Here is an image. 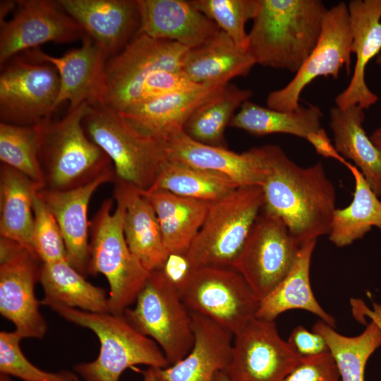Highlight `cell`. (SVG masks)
Returning a JSON list of instances; mask_svg holds the SVG:
<instances>
[{"instance_id":"cell-1","label":"cell","mask_w":381,"mask_h":381,"mask_svg":"<svg viewBox=\"0 0 381 381\" xmlns=\"http://www.w3.org/2000/svg\"><path fill=\"white\" fill-rule=\"evenodd\" d=\"M263 207L282 218L301 246L329 235L336 202L322 162L303 167L277 145H264Z\"/></svg>"},{"instance_id":"cell-2","label":"cell","mask_w":381,"mask_h":381,"mask_svg":"<svg viewBox=\"0 0 381 381\" xmlns=\"http://www.w3.org/2000/svg\"><path fill=\"white\" fill-rule=\"evenodd\" d=\"M320 0H258L247 51L255 64L296 73L320 38Z\"/></svg>"},{"instance_id":"cell-3","label":"cell","mask_w":381,"mask_h":381,"mask_svg":"<svg viewBox=\"0 0 381 381\" xmlns=\"http://www.w3.org/2000/svg\"><path fill=\"white\" fill-rule=\"evenodd\" d=\"M90 104L68 110L59 120L36 126L42 189L65 191L85 186L114 169L105 152L87 135L83 120Z\"/></svg>"},{"instance_id":"cell-4","label":"cell","mask_w":381,"mask_h":381,"mask_svg":"<svg viewBox=\"0 0 381 381\" xmlns=\"http://www.w3.org/2000/svg\"><path fill=\"white\" fill-rule=\"evenodd\" d=\"M50 308L67 321L90 329L99 341L97 357L73 368L83 381H119L126 369L136 365L152 368L170 365L159 346L137 330L123 315L61 306Z\"/></svg>"},{"instance_id":"cell-5","label":"cell","mask_w":381,"mask_h":381,"mask_svg":"<svg viewBox=\"0 0 381 381\" xmlns=\"http://www.w3.org/2000/svg\"><path fill=\"white\" fill-rule=\"evenodd\" d=\"M104 200L90 225L87 274H103L109 286V313L123 315L144 287L150 272L131 252L123 233L124 204Z\"/></svg>"},{"instance_id":"cell-6","label":"cell","mask_w":381,"mask_h":381,"mask_svg":"<svg viewBox=\"0 0 381 381\" xmlns=\"http://www.w3.org/2000/svg\"><path fill=\"white\" fill-rule=\"evenodd\" d=\"M264 203L260 186L238 187L211 202L199 232L184 254L190 269L232 267Z\"/></svg>"},{"instance_id":"cell-7","label":"cell","mask_w":381,"mask_h":381,"mask_svg":"<svg viewBox=\"0 0 381 381\" xmlns=\"http://www.w3.org/2000/svg\"><path fill=\"white\" fill-rule=\"evenodd\" d=\"M83 126L109 156L118 179L143 192L153 186L167 161L163 142L140 133L117 111L100 104L90 105Z\"/></svg>"},{"instance_id":"cell-8","label":"cell","mask_w":381,"mask_h":381,"mask_svg":"<svg viewBox=\"0 0 381 381\" xmlns=\"http://www.w3.org/2000/svg\"><path fill=\"white\" fill-rule=\"evenodd\" d=\"M128 322L161 348L170 365L183 358L194 341L193 318L176 283L162 270L150 272L135 306L123 313Z\"/></svg>"},{"instance_id":"cell-9","label":"cell","mask_w":381,"mask_h":381,"mask_svg":"<svg viewBox=\"0 0 381 381\" xmlns=\"http://www.w3.org/2000/svg\"><path fill=\"white\" fill-rule=\"evenodd\" d=\"M176 284L190 313L214 320L234 336L255 316L259 307V299L233 267L190 269Z\"/></svg>"},{"instance_id":"cell-10","label":"cell","mask_w":381,"mask_h":381,"mask_svg":"<svg viewBox=\"0 0 381 381\" xmlns=\"http://www.w3.org/2000/svg\"><path fill=\"white\" fill-rule=\"evenodd\" d=\"M188 50L173 41L136 35L120 53L107 61L97 104L117 112L133 107L143 81L156 71L181 70Z\"/></svg>"},{"instance_id":"cell-11","label":"cell","mask_w":381,"mask_h":381,"mask_svg":"<svg viewBox=\"0 0 381 381\" xmlns=\"http://www.w3.org/2000/svg\"><path fill=\"white\" fill-rule=\"evenodd\" d=\"M301 247L284 220L262 207L232 267L260 301L288 274Z\"/></svg>"},{"instance_id":"cell-12","label":"cell","mask_w":381,"mask_h":381,"mask_svg":"<svg viewBox=\"0 0 381 381\" xmlns=\"http://www.w3.org/2000/svg\"><path fill=\"white\" fill-rule=\"evenodd\" d=\"M59 88V76L52 65L14 56L1 66V122L35 126L50 119Z\"/></svg>"},{"instance_id":"cell-13","label":"cell","mask_w":381,"mask_h":381,"mask_svg":"<svg viewBox=\"0 0 381 381\" xmlns=\"http://www.w3.org/2000/svg\"><path fill=\"white\" fill-rule=\"evenodd\" d=\"M353 40L347 4L339 2L327 8L318 42L293 79L284 87L269 93L267 107L292 111L299 104L303 89L318 77L337 78L344 67L350 72Z\"/></svg>"},{"instance_id":"cell-14","label":"cell","mask_w":381,"mask_h":381,"mask_svg":"<svg viewBox=\"0 0 381 381\" xmlns=\"http://www.w3.org/2000/svg\"><path fill=\"white\" fill-rule=\"evenodd\" d=\"M303 356L279 334L274 320L253 318L234 336L229 381H284Z\"/></svg>"},{"instance_id":"cell-15","label":"cell","mask_w":381,"mask_h":381,"mask_svg":"<svg viewBox=\"0 0 381 381\" xmlns=\"http://www.w3.org/2000/svg\"><path fill=\"white\" fill-rule=\"evenodd\" d=\"M40 260L13 241L0 239V313L23 339H42L47 325L40 311L35 286L40 282Z\"/></svg>"},{"instance_id":"cell-16","label":"cell","mask_w":381,"mask_h":381,"mask_svg":"<svg viewBox=\"0 0 381 381\" xmlns=\"http://www.w3.org/2000/svg\"><path fill=\"white\" fill-rule=\"evenodd\" d=\"M13 16L0 23V66L23 51L52 42L70 43L86 34L58 1L22 0Z\"/></svg>"},{"instance_id":"cell-17","label":"cell","mask_w":381,"mask_h":381,"mask_svg":"<svg viewBox=\"0 0 381 381\" xmlns=\"http://www.w3.org/2000/svg\"><path fill=\"white\" fill-rule=\"evenodd\" d=\"M167 160L226 175L240 187L262 186L268 172L263 147L242 153L206 145L180 130L163 141Z\"/></svg>"},{"instance_id":"cell-18","label":"cell","mask_w":381,"mask_h":381,"mask_svg":"<svg viewBox=\"0 0 381 381\" xmlns=\"http://www.w3.org/2000/svg\"><path fill=\"white\" fill-rule=\"evenodd\" d=\"M103 51L107 59L120 53L140 27L137 0H58Z\"/></svg>"},{"instance_id":"cell-19","label":"cell","mask_w":381,"mask_h":381,"mask_svg":"<svg viewBox=\"0 0 381 381\" xmlns=\"http://www.w3.org/2000/svg\"><path fill=\"white\" fill-rule=\"evenodd\" d=\"M28 58L52 65L59 76L60 88L56 108L65 101L68 110L84 102L96 105L99 102L107 61L101 48L88 36L82 44L61 56H53L39 47L28 50Z\"/></svg>"},{"instance_id":"cell-20","label":"cell","mask_w":381,"mask_h":381,"mask_svg":"<svg viewBox=\"0 0 381 381\" xmlns=\"http://www.w3.org/2000/svg\"><path fill=\"white\" fill-rule=\"evenodd\" d=\"M116 178L113 169L89 183L72 190L54 191L42 188L38 191V195L59 224L68 262L85 277L87 275L90 260L89 202L99 186L107 182L114 183Z\"/></svg>"},{"instance_id":"cell-21","label":"cell","mask_w":381,"mask_h":381,"mask_svg":"<svg viewBox=\"0 0 381 381\" xmlns=\"http://www.w3.org/2000/svg\"><path fill=\"white\" fill-rule=\"evenodd\" d=\"M347 6L353 35L351 53L356 61L350 82L336 97L335 103L341 109L354 105L365 109L378 100L366 84L365 72L381 51V0H351Z\"/></svg>"},{"instance_id":"cell-22","label":"cell","mask_w":381,"mask_h":381,"mask_svg":"<svg viewBox=\"0 0 381 381\" xmlns=\"http://www.w3.org/2000/svg\"><path fill=\"white\" fill-rule=\"evenodd\" d=\"M137 1L140 21L136 35L173 41L192 49L203 44L220 30L190 1Z\"/></svg>"},{"instance_id":"cell-23","label":"cell","mask_w":381,"mask_h":381,"mask_svg":"<svg viewBox=\"0 0 381 381\" xmlns=\"http://www.w3.org/2000/svg\"><path fill=\"white\" fill-rule=\"evenodd\" d=\"M191 315L195 341L190 351L167 368H153L157 381H212L227 367L234 334L207 317Z\"/></svg>"},{"instance_id":"cell-24","label":"cell","mask_w":381,"mask_h":381,"mask_svg":"<svg viewBox=\"0 0 381 381\" xmlns=\"http://www.w3.org/2000/svg\"><path fill=\"white\" fill-rule=\"evenodd\" d=\"M224 86L200 85L150 99L118 113L140 133L163 142L182 130L192 113Z\"/></svg>"},{"instance_id":"cell-25","label":"cell","mask_w":381,"mask_h":381,"mask_svg":"<svg viewBox=\"0 0 381 381\" xmlns=\"http://www.w3.org/2000/svg\"><path fill=\"white\" fill-rule=\"evenodd\" d=\"M114 186V199L125 206L123 233L131 252L147 272L162 268L169 254L152 204L141 190L117 177Z\"/></svg>"},{"instance_id":"cell-26","label":"cell","mask_w":381,"mask_h":381,"mask_svg":"<svg viewBox=\"0 0 381 381\" xmlns=\"http://www.w3.org/2000/svg\"><path fill=\"white\" fill-rule=\"evenodd\" d=\"M255 64L248 51L220 30L201 46L188 50L181 71L196 84L225 85L234 78L246 76Z\"/></svg>"},{"instance_id":"cell-27","label":"cell","mask_w":381,"mask_h":381,"mask_svg":"<svg viewBox=\"0 0 381 381\" xmlns=\"http://www.w3.org/2000/svg\"><path fill=\"white\" fill-rule=\"evenodd\" d=\"M142 193L155 210L168 253L184 255L199 232L211 202L163 189Z\"/></svg>"},{"instance_id":"cell-28","label":"cell","mask_w":381,"mask_h":381,"mask_svg":"<svg viewBox=\"0 0 381 381\" xmlns=\"http://www.w3.org/2000/svg\"><path fill=\"white\" fill-rule=\"evenodd\" d=\"M42 188L41 184L23 173L1 164L0 237L16 242L32 253L33 205Z\"/></svg>"},{"instance_id":"cell-29","label":"cell","mask_w":381,"mask_h":381,"mask_svg":"<svg viewBox=\"0 0 381 381\" xmlns=\"http://www.w3.org/2000/svg\"><path fill=\"white\" fill-rule=\"evenodd\" d=\"M364 109L358 105L329 110V126L334 147L344 158L351 159L361 169L372 190L381 197V152L367 135Z\"/></svg>"},{"instance_id":"cell-30","label":"cell","mask_w":381,"mask_h":381,"mask_svg":"<svg viewBox=\"0 0 381 381\" xmlns=\"http://www.w3.org/2000/svg\"><path fill=\"white\" fill-rule=\"evenodd\" d=\"M316 241H310L301 246L288 274L260 301L255 317L274 320L285 311L301 309L318 316L333 328L335 327L334 318L321 307L310 285V261Z\"/></svg>"},{"instance_id":"cell-31","label":"cell","mask_w":381,"mask_h":381,"mask_svg":"<svg viewBox=\"0 0 381 381\" xmlns=\"http://www.w3.org/2000/svg\"><path fill=\"white\" fill-rule=\"evenodd\" d=\"M40 282L44 294L41 301L44 306L109 313L106 290L87 282L66 260L42 263Z\"/></svg>"},{"instance_id":"cell-32","label":"cell","mask_w":381,"mask_h":381,"mask_svg":"<svg viewBox=\"0 0 381 381\" xmlns=\"http://www.w3.org/2000/svg\"><path fill=\"white\" fill-rule=\"evenodd\" d=\"M322 117L320 109L312 104L300 105L292 111H282L248 99L234 115L229 126L256 136L285 133L306 139L310 133L321 128Z\"/></svg>"},{"instance_id":"cell-33","label":"cell","mask_w":381,"mask_h":381,"mask_svg":"<svg viewBox=\"0 0 381 381\" xmlns=\"http://www.w3.org/2000/svg\"><path fill=\"white\" fill-rule=\"evenodd\" d=\"M355 181L351 204L334 210L329 238L337 247H344L363 238L372 227L381 230V200L361 171L350 162L346 166Z\"/></svg>"},{"instance_id":"cell-34","label":"cell","mask_w":381,"mask_h":381,"mask_svg":"<svg viewBox=\"0 0 381 381\" xmlns=\"http://www.w3.org/2000/svg\"><path fill=\"white\" fill-rule=\"evenodd\" d=\"M253 92L226 84L214 97L198 107L183 126V132L202 144L227 147L224 133L235 111L252 96Z\"/></svg>"},{"instance_id":"cell-35","label":"cell","mask_w":381,"mask_h":381,"mask_svg":"<svg viewBox=\"0 0 381 381\" xmlns=\"http://www.w3.org/2000/svg\"><path fill=\"white\" fill-rule=\"evenodd\" d=\"M313 332L325 339L340 381H365L368 360L381 346V328L375 321L370 320L364 331L355 337L340 334L321 320L314 324Z\"/></svg>"},{"instance_id":"cell-36","label":"cell","mask_w":381,"mask_h":381,"mask_svg":"<svg viewBox=\"0 0 381 381\" xmlns=\"http://www.w3.org/2000/svg\"><path fill=\"white\" fill-rule=\"evenodd\" d=\"M238 187L234 181L222 174L167 160L148 191L163 189L181 196L212 202L229 195Z\"/></svg>"},{"instance_id":"cell-37","label":"cell","mask_w":381,"mask_h":381,"mask_svg":"<svg viewBox=\"0 0 381 381\" xmlns=\"http://www.w3.org/2000/svg\"><path fill=\"white\" fill-rule=\"evenodd\" d=\"M0 160L44 186L37 127L0 122Z\"/></svg>"},{"instance_id":"cell-38","label":"cell","mask_w":381,"mask_h":381,"mask_svg":"<svg viewBox=\"0 0 381 381\" xmlns=\"http://www.w3.org/2000/svg\"><path fill=\"white\" fill-rule=\"evenodd\" d=\"M190 2L226 33L236 45L247 50L248 33L245 24L255 18L258 0H191Z\"/></svg>"},{"instance_id":"cell-39","label":"cell","mask_w":381,"mask_h":381,"mask_svg":"<svg viewBox=\"0 0 381 381\" xmlns=\"http://www.w3.org/2000/svg\"><path fill=\"white\" fill-rule=\"evenodd\" d=\"M16 330L0 332V373L22 381H80L75 372L67 370L49 372L32 364L23 354L20 340Z\"/></svg>"},{"instance_id":"cell-40","label":"cell","mask_w":381,"mask_h":381,"mask_svg":"<svg viewBox=\"0 0 381 381\" xmlns=\"http://www.w3.org/2000/svg\"><path fill=\"white\" fill-rule=\"evenodd\" d=\"M33 212L32 248L35 255L42 263L68 260L59 224L38 193L34 200Z\"/></svg>"},{"instance_id":"cell-41","label":"cell","mask_w":381,"mask_h":381,"mask_svg":"<svg viewBox=\"0 0 381 381\" xmlns=\"http://www.w3.org/2000/svg\"><path fill=\"white\" fill-rule=\"evenodd\" d=\"M198 85H200L193 83L181 70L156 71L148 75L140 85L135 105L168 93Z\"/></svg>"},{"instance_id":"cell-42","label":"cell","mask_w":381,"mask_h":381,"mask_svg":"<svg viewBox=\"0 0 381 381\" xmlns=\"http://www.w3.org/2000/svg\"><path fill=\"white\" fill-rule=\"evenodd\" d=\"M284 381H340V376L334 358L326 351L303 356Z\"/></svg>"},{"instance_id":"cell-43","label":"cell","mask_w":381,"mask_h":381,"mask_svg":"<svg viewBox=\"0 0 381 381\" xmlns=\"http://www.w3.org/2000/svg\"><path fill=\"white\" fill-rule=\"evenodd\" d=\"M288 341L303 356L322 353L328 351L325 339L319 334L297 326L291 333Z\"/></svg>"},{"instance_id":"cell-44","label":"cell","mask_w":381,"mask_h":381,"mask_svg":"<svg viewBox=\"0 0 381 381\" xmlns=\"http://www.w3.org/2000/svg\"><path fill=\"white\" fill-rule=\"evenodd\" d=\"M314 147L316 152L322 157L333 158L340 163L347 165V162L336 150L334 145L323 128L310 133L306 139Z\"/></svg>"},{"instance_id":"cell-45","label":"cell","mask_w":381,"mask_h":381,"mask_svg":"<svg viewBox=\"0 0 381 381\" xmlns=\"http://www.w3.org/2000/svg\"><path fill=\"white\" fill-rule=\"evenodd\" d=\"M354 317L359 321L365 316L375 321L381 328V304L374 303L373 309L367 307L360 299L351 301Z\"/></svg>"},{"instance_id":"cell-46","label":"cell","mask_w":381,"mask_h":381,"mask_svg":"<svg viewBox=\"0 0 381 381\" xmlns=\"http://www.w3.org/2000/svg\"><path fill=\"white\" fill-rule=\"evenodd\" d=\"M17 1L4 0L0 2V23L5 21L6 16L17 8Z\"/></svg>"},{"instance_id":"cell-47","label":"cell","mask_w":381,"mask_h":381,"mask_svg":"<svg viewBox=\"0 0 381 381\" xmlns=\"http://www.w3.org/2000/svg\"><path fill=\"white\" fill-rule=\"evenodd\" d=\"M370 138L381 152V126L378 127L373 132Z\"/></svg>"},{"instance_id":"cell-48","label":"cell","mask_w":381,"mask_h":381,"mask_svg":"<svg viewBox=\"0 0 381 381\" xmlns=\"http://www.w3.org/2000/svg\"><path fill=\"white\" fill-rule=\"evenodd\" d=\"M143 380V381H157L154 370L152 368H148L145 370H141Z\"/></svg>"},{"instance_id":"cell-49","label":"cell","mask_w":381,"mask_h":381,"mask_svg":"<svg viewBox=\"0 0 381 381\" xmlns=\"http://www.w3.org/2000/svg\"><path fill=\"white\" fill-rule=\"evenodd\" d=\"M212 381H229L228 377L224 370L216 373Z\"/></svg>"},{"instance_id":"cell-50","label":"cell","mask_w":381,"mask_h":381,"mask_svg":"<svg viewBox=\"0 0 381 381\" xmlns=\"http://www.w3.org/2000/svg\"><path fill=\"white\" fill-rule=\"evenodd\" d=\"M375 63L377 64V65L381 68V54H380L377 57H376V59H375Z\"/></svg>"},{"instance_id":"cell-51","label":"cell","mask_w":381,"mask_h":381,"mask_svg":"<svg viewBox=\"0 0 381 381\" xmlns=\"http://www.w3.org/2000/svg\"><path fill=\"white\" fill-rule=\"evenodd\" d=\"M0 381H10L9 376L1 374Z\"/></svg>"}]
</instances>
